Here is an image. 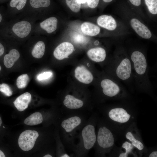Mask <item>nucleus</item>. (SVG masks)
<instances>
[{"mask_svg":"<svg viewBox=\"0 0 157 157\" xmlns=\"http://www.w3.org/2000/svg\"><path fill=\"white\" fill-rule=\"evenodd\" d=\"M85 113L61 114L56 123L62 141L69 151H72L76 137L87 121Z\"/></svg>","mask_w":157,"mask_h":157,"instance_id":"nucleus-1","label":"nucleus"},{"mask_svg":"<svg viewBox=\"0 0 157 157\" xmlns=\"http://www.w3.org/2000/svg\"><path fill=\"white\" fill-rule=\"evenodd\" d=\"M37 20L33 17L17 16L11 18L0 28V38L13 42L27 40L32 35Z\"/></svg>","mask_w":157,"mask_h":157,"instance_id":"nucleus-2","label":"nucleus"},{"mask_svg":"<svg viewBox=\"0 0 157 157\" xmlns=\"http://www.w3.org/2000/svg\"><path fill=\"white\" fill-rule=\"evenodd\" d=\"M124 53L118 52L108 60L107 73L127 86H134L131 61Z\"/></svg>","mask_w":157,"mask_h":157,"instance_id":"nucleus-3","label":"nucleus"},{"mask_svg":"<svg viewBox=\"0 0 157 157\" xmlns=\"http://www.w3.org/2000/svg\"><path fill=\"white\" fill-rule=\"evenodd\" d=\"M129 57L132 64L134 86L142 90H151L153 86L149 79V65L145 55L142 51L135 50Z\"/></svg>","mask_w":157,"mask_h":157,"instance_id":"nucleus-4","label":"nucleus"},{"mask_svg":"<svg viewBox=\"0 0 157 157\" xmlns=\"http://www.w3.org/2000/svg\"><path fill=\"white\" fill-rule=\"evenodd\" d=\"M91 118L87 120L77 136L72 151L75 157H86L96 141L94 125Z\"/></svg>","mask_w":157,"mask_h":157,"instance_id":"nucleus-5","label":"nucleus"},{"mask_svg":"<svg viewBox=\"0 0 157 157\" xmlns=\"http://www.w3.org/2000/svg\"><path fill=\"white\" fill-rule=\"evenodd\" d=\"M100 83L102 93L107 97H116L124 91L121 83L107 73Z\"/></svg>","mask_w":157,"mask_h":157,"instance_id":"nucleus-6","label":"nucleus"},{"mask_svg":"<svg viewBox=\"0 0 157 157\" xmlns=\"http://www.w3.org/2000/svg\"><path fill=\"white\" fill-rule=\"evenodd\" d=\"M50 0H28L27 6L23 12L18 16L33 17L37 20L42 15V9L48 7L51 4Z\"/></svg>","mask_w":157,"mask_h":157,"instance_id":"nucleus-7","label":"nucleus"},{"mask_svg":"<svg viewBox=\"0 0 157 157\" xmlns=\"http://www.w3.org/2000/svg\"><path fill=\"white\" fill-rule=\"evenodd\" d=\"M39 136L38 132L35 130H26L20 135L18 144L20 148L24 151H28L33 147L36 141Z\"/></svg>","mask_w":157,"mask_h":157,"instance_id":"nucleus-8","label":"nucleus"},{"mask_svg":"<svg viewBox=\"0 0 157 157\" xmlns=\"http://www.w3.org/2000/svg\"><path fill=\"white\" fill-rule=\"evenodd\" d=\"M58 20L55 17L47 18L40 22H36L32 35H39L42 31L49 34L54 32L57 27Z\"/></svg>","mask_w":157,"mask_h":157,"instance_id":"nucleus-9","label":"nucleus"},{"mask_svg":"<svg viewBox=\"0 0 157 157\" xmlns=\"http://www.w3.org/2000/svg\"><path fill=\"white\" fill-rule=\"evenodd\" d=\"M96 141L99 147L105 149L113 146L114 140L110 131L106 126H102L99 129Z\"/></svg>","mask_w":157,"mask_h":157,"instance_id":"nucleus-10","label":"nucleus"},{"mask_svg":"<svg viewBox=\"0 0 157 157\" xmlns=\"http://www.w3.org/2000/svg\"><path fill=\"white\" fill-rule=\"evenodd\" d=\"M74 50V47L71 43L63 42L55 48L53 52V55L56 59L62 60L67 58L72 53Z\"/></svg>","mask_w":157,"mask_h":157,"instance_id":"nucleus-11","label":"nucleus"},{"mask_svg":"<svg viewBox=\"0 0 157 157\" xmlns=\"http://www.w3.org/2000/svg\"><path fill=\"white\" fill-rule=\"evenodd\" d=\"M130 24L135 32L141 38L149 39L151 37V33L149 29L138 19H132Z\"/></svg>","mask_w":157,"mask_h":157,"instance_id":"nucleus-12","label":"nucleus"},{"mask_svg":"<svg viewBox=\"0 0 157 157\" xmlns=\"http://www.w3.org/2000/svg\"><path fill=\"white\" fill-rule=\"evenodd\" d=\"M74 72L76 78L82 83L88 84L91 83L94 80L92 73L84 66L77 67Z\"/></svg>","mask_w":157,"mask_h":157,"instance_id":"nucleus-13","label":"nucleus"},{"mask_svg":"<svg viewBox=\"0 0 157 157\" xmlns=\"http://www.w3.org/2000/svg\"><path fill=\"white\" fill-rule=\"evenodd\" d=\"M108 116L112 120L121 123L126 122L131 117L125 109L121 108L111 109L109 112Z\"/></svg>","mask_w":157,"mask_h":157,"instance_id":"nucleus-14","label":"nucleus"},{"mask_svg":"<svg viewBox=\"0 0 157 157\" xmlns=\"http://www.w3.org/2000/svg\"><path fill=\"white\" fill-rule=\"evenodd\" d=\"M89 58L92 61L97 63L103 62L106 58V50L101 47H97L90 49L87 52Z\"/></svg>","mask_w":157,"mask_h":157,"instance_id":"nucleus-15","label":"nucleus"},{"mask_svg":"<svg viewBox=\"0 0 157 157\" xmlns=\"http://www.w3.org/2000/svg\"><path fill=\"white\" fill-rule=\"evenodd\" d=\"M33 35L35 42L31 50V54L34 58L40 59L42 58L44 54L45 44L43 41L40 40L39 35Z\"/></svg>","mask_w":157,"mask_h":157,"instance_id":"nucleus-16","label":"nucleus"},{"mask_svg":"<svg viewBox=\"0 0 157 157\" xmlns=\"http://www.w3.org/2000/svg\"><path fill=\"white\" fill-rule=\"evenodd\" d=\"M97 22L100 26L110 31L114 30L117 26L116 21L113 17L107 15H102L99 17Z\"/></svg>","mask_w":157,"mask_h":157,"instance_id":"nucleus-17","label":"nucleus"},{"mask_svg":"<svg viewBox=\"0 0 157 157\" xmlns=\"http://www.w3.org/2000/svg\"><path fill=\"white\" fill-rule=\"evenodd\" d=\"M31 99V94L26 92L18 97L13 102V104L18 111H22L28 108Z\"/></svg>","mask_w":157,"mask_h":157,"instance_id":"nucleus-18","label":"nucleus"},{"mask_svg":"<svg viewBox=\"0 0 157 157\" xmlns=\"http://www.w3.org/2000/svg\"><path fill=\"white\" fill-rule=\"evenodd\" d=\"M20 57V53L17 49L15 48L10 49L8 53L4 56L3 59L4 65L7 68H11Z\"/></svg>","mask_w":157,"mask_h":157,"instance_id":"nucleus-19","label":"nucleus"},{"mask_svg":"<svg viewBox=\"0 0 157 157\" xmlns=\"http://www.w3.org/2000/svg\"><path fill=\"white\" fill-rule=\"evenodd\" d=\"M55 137L56 139V156L59 157H75L74 154H69L67 153L65 147L61 139L58 128L56 124Z\"/></svg>","mask_w":157,"mask_h":157,"instance_id":"nucleus-20","label":"nucleus"},{"mask_svg":"<svg viewBox=\"0 0 157 157\" xmlns=\"http://www.w3.org/2000/svg\"><path fill=\"white\" fill-rule=\"evenodd\" d=\"M82 31L86 35L94 36L99 33L100 29L97 25L89 22H84L81 25Z\"/></svg>","mask_w":157,"mask_h":157,"instance_id":"nucleus-21","label":"nucleus"},{"mask_svg":"<svg viewBox=\"0 0 157 157\" xmlns=\"http://www.w3.org/2000/svg\"><path fill=\"white\" fill-rule=\"evenodd\" d=\"M44 120L42 114L40 112H36L27 117L25 119L24 123L26 125L33 126L42 123Z\"/></svg>","mask_w":157,"mask_h":157,"instance_id":"nucleus-22","label":"nucleus"},{"mask_svg":"<svg viewBox=\"0 0 157 157\" xmlns=\"http://www.w3.org/2000/svg\"><path fill=\"white\" fill-rule=\"evenodd\" d=\"M29 77L26 74H22L18 77L16 81V85L19 89L24 88L27 85L29 81Z\"/></svg>","mask_w":157,"mask_h":157,"instance_id":"nucleus-23","label":"nucleus"},{"mask_svg":"<svg viewBox=\"0 0 157 157\" xmlns=\"http://www.w3.org/2000/svg\"><path fill=\"white\" fill-rule=\"evenodd\" d=\"M126 137L132 142L133 146L139 150H141L143 149L144 146L142 144L140 141L136 140L131 132H128L126 133Z\"/></svg>","mask_w":157,"mask_h":157,"instance_id":"nucleus-24","label":"nucleus"},{"mask_svg":"<svg viewBox=\"0 0 157 157\" xmlns=\"http://www.w3.org/2000/svg\"><path fill=\"white\" fill-rule=\"evenodd\" d=\"M68 6L71 10L75 13L79 11L81 9V4L77 0H66Z\"/></svg>","mask_w":157,"mask_h":157,"instance_id":"nucleus-25","label":"nucleus"},{"mask_svg":"<svg viewBox=\"0 0 157 157\" xmlns=\"http://www.w3.org/2000/svg\"><path fill=\"white\" fill-rule=\"evenodd\" d=\"M148 9L151 14H157V0H144Z\"/></svg>","mask_w":157,"mask_h":157,"instance_id":"nucleus-26","label":"nucleus"},{"mask_svg":"<svg viewBox=\"0 0 157 157\" xmlns=\"http://www.w3.org/2000/svg\"><path fill=\"white\" fill-rule=\"evenodd\" d=\"M0 92L8 97L10 96L13 94V91L10 86L5 83L0 84Z\"/></svg>","mask_w":157,"mask_h":157,"instance_id":"nucleus-27","label":"nucleus"},{"mask_svg":"<svg viewBox=\"0 0 157 157\" xmlns=\"http://www.w3.org/2000/svg\"><path fill=\"white\" fill-rule=\"evenodd\" d=\"M72 38L74 42L80 44L85 42L86 40L85 37L76 32L73 33L72 35Z\"/></svg>","mask_w":157,"mask_h":157,"instance_id":"nucleus-28","label":"nucleus"},{"mask_svg":"<svg viewBox=\"0 0 157 157\" xmlns=\"http://www.w3.org/2000/svg\"><path fill=\"white\" fill-rule=\"evenodd\" d=\"M122 147L123 148L125 149L126 151L125 153L121 154L119 157H127L128 153L131 151L133 148V145L127 142H125L123 144Z\"/></svg>","mask_w":157,"mask_h":157,"instance_id":"nucleus-29","label":"nucleus"},{"mask_svg":"<svg viewBox=\"0 0 157 157\" xmlns=\"http://www.w3.org/2000/svg\"><path fill=\"white\" fill-rule=\"evenodd\" d=\"M52 75L53 73L51 72H45L39 74L37 78L38 81L46 80L50 78Z\"/></svg>","mask_w":157,"mask_h":157,"instance_id":"nucleus-30","label":"nucleus"},{"mask_svg":"<svg viewBox=\"0 0 157 157\" xmlns=\"http://www.w3.org/2000/svg\"><path fill=\"white\" fill-rule=\"evenodd\" d=\"M99 0H87L88 6L91 8H95L98 5Z\"/></svg>","mask_w":157,"mask_h":157,"instance_id":"nucleus-31","label":"nucleus"},{"mask_svg":"<svg viewBox=\"0 0 157 157\" xmlns=\"http://www.w3.org/2000/svg\"><path fill=\"white\" fill-rule=\"evenodd\" d=\"M5 51V48L4 45L0 41V57L4 54Z\"/></svg>","mask_w":157,"mask_h":157,"instance_id":"nucleus-32","label":"nucleus"},{"mask_svg":"<svg viewBox=\"0 0 157 157\" xmlns=\"http://www.w3.org/2000/svg\"><path fill=\"white\" fill-rule=\"evenodd\" d=\"M134 6H139L141 4V0H129Z\"/></svg>","mask_w":157,"mask_h":157,"instance_id":"nucleus-33","label":"nucleus"},{"mask_svg":"<svg viewBox=\"0 0 157 157\" xmlns=\"http://www.w3.org/2000/svg\"><path fill=\"white\" fill-rule=\"evenodd\" d=\"M4 15L0 12V25L2 24L4 21Z\"/></svg>","mask_w":157,"mask_h":157,"instance_id":"nucleus-34","label":"nucleus"},{"mask_svg":"<svg viewBox=\"0 0 157 157\" xmlns=\"http://www.w3.org/2000/svg\"><path fill=\"white\" fill-rule=\"evenodd\" d=\"M149 157H157V151H154L152 152L149 155Z\"/></svg>","mask_w":157,"mask_h":157,"instance_id":"nucleus-35","label":"nucleus"},{"mask_svg":"<svg viewBox=\"0 0 157 157\" xmlns=\"http://www.w3.org/2000/svg\"><path fill=\"white\" fill-rule=\"evenodd\" d=\"M78 1L80 4L83 3L87 1V0H77Z\"/></svg>","mask_w":157,"mask_h":157,"instance_id":"nucleus-36","label":"nucleus"},{"mask_svg":"<svg viewBox=\"0 0 157 157\" xmlns=\"http://www.w3.org/2000/svg\"><path fill=\"white\" fill-rule=\"evenodd\" d=\"M5 156L3 152L0 150V157H5Z\"/></svg>","mask_w":157,"mask_h":157,"instance_id":"nucleus-37","label":"nucleus"},{"mask_svg":"<svg viewBox=\"0 0 157 157\" xmlns=\"http://www.w3.org/2000/svg\"><path fill=\"white\" fill-rule=\"evenodd\" d=\"M113 0H103V1L105 2L109 3L111 2Z\"/></svg>","mask_w":157,"mask_h":157,"instance_id":"nucleus-38","label":"nucleus"},{"mask_svg":"<svg viewBox=\"0 0 157 157\" xmlns=\"http://www.w3.org/2000/svg\"><path fill=\"white\" fill-rule=\"evenodd\" d=\"M2 121L1 119V117H0V126H1L2 124Z\"/></svg>","mask_w":157,"mask_h":157,"instance_id":"nucleus-39","label":"nucleus"},{"mask_svg":"<svg viewBox=\"0 0 157 157\" xmlns=\"http://www.w3.org/2000/svg\"><path fill=\"white\" fill-rule=\"evenodd\" d=\"M2 70V67L0 65V72Z\"/></svg>","mask_w":157,"mask_h":157,"instance_id":"nucleus-40","label":"nucleus"},{"mask_svg":"<svg viewBox=\"0 0 157 157\" xmlns=\"http://www.w3.org/2000/svg\"><path fill=\"white\" fill-rule=\"evenodd\" d=\"M3 127L5 128V127L4 126H3Z\"/></svg>","mask_w":157,"mask_h":157,"instance_id":"nucleus-41","label":"nucleus"}]
</instances>
